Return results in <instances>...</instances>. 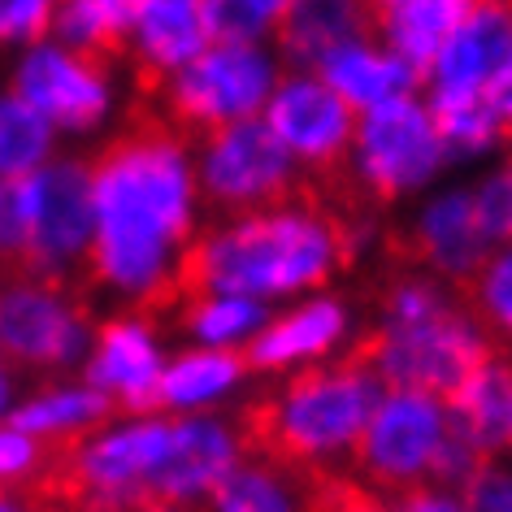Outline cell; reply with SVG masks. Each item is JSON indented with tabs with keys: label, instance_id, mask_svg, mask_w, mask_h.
Segmentation results:
<instances>
[{
	"label": "cell",
	"instance_id": "cell-16",
	"mask_svg": "<svg viewBox=\"0 0 512 512\" xmlns=\"http://www.w3.org/2000/svg\"><path fill=\"white\" fill-rule=\"evenodd\" d=\"M252 452V434L239 417H170V447L152 482V508L200 512L213 486Z\"/></svg>",
	"mask_w": 512,
	"mask_h": 512
},
{
	"label": "cell",
	"instance_id": "cell-19",
	"mask_svg": "<svg viewBox=\"0 0 512 512\" xmlns=\"http://www.w3.org/2000/svg\"><path fill=\"white\" fill-rule=\"evenodd\" d=\"M213 44L204 22V0H135L131 35L122 53L135 61V70L152 83L174 79L187 70L204 48Z\"/></svg>",
	"mask_w": 512,
	"mask_h": 512
},
{
	"label": "cell",
	"instance_id": "cell-25",
	"mask_svg": "<svg viewBox=\"0 0 512 512\" xmlns=\"http://www.w3.org/2000/svg\"><path fill=\"white\" fill-rule=\"evenodd\" d=\"M317 486L283 460L252 452L213 486L200 512H313Z\"/></svg>",
	"mask_w": 512,
	"mask_h": 512
},
{
	"label": "cell",
	"instance_id": "cell-14",
	"mask_svg": "<svg viewBox=\"0 0 512 512\" xmlns=\"http://www.w3.org/2000/svg\"><path fill=\"white\" fill-rule=\"evenodd\" d=\"M365 339L361 309L343 291H317V296L291 300L283 309H270V322L248 348V369L261 378H291L304 369L335 365L343 356H356Z\"/></svg>",
	"mask_w": 512,
	"mask_h": 512
},
{
	"label": "cell",
	"instance_id": "cell-20",
	"mask_svg": "<svg viewBox=\"0 0 512 512\" xmlns=\"http://www.w3.org/2000/svg\"><path fill=\"white\" fill-rule=\"evenodd\" d=\"M109 417H113V408L79 374L31 382V387H22V400L14 408V426L27 439L40 443L48 456L70 452L74 443H83Z\"/></svg>",
	"mask_w": 512,
	"mask_h": 512
},
{
	"label": "cell",
	"instance_id": "cell-1",
	"mask_svg": "<svg viewBox=\"0 0 512 512\" xmlns=\"http://www.w3.org/2000/svg\"><path fill=\"white\" fill-rule=\"evenodd\" d=\"M92 165L87 283L113 309H148L183 296L187 252L204 230L196 148L170 122H139L109 139Z\"/></svg>",
	"mask_w": 512,
	"mask_h": 512
},
{
	"label": "cell",
	"instance_id": "cell-28",
	"mask_svg": "<svg viewBox=\"0 0 512 512\" xmlns=\"http://www.w3.org/2000/svg\"><path fill=\"white\" fill-rule=\"evenodd\" d=\"M434 113V126H439L443 144H447V157L452 165H482L504 157L512 148V131L508 122L482 100H447V105H430Z\"/></svg>",
	"mask_w": 512,
	"mask_h": 512
},
{
	"label": "cell",
	"instance_id": "cell-8",
	"mask_svg": "<svg viewBox=\"0 0 512 512\" xmlns=\"http://www.w3.org/2000/svg\"><path fill=\"white\" fill-rule=\"evenodd\" d=\"M287 66L274 48H239V44H209L178 70L174 79L161 83V105L174 131L213 135L222 126L256 122L270 105L274 87L283 83Z\"/></svg>",
	"mask_w": 512,
	"mask_h": 512
},
{
	"label": "cell",
	"instance_id": "cell-27",
	"mask_svg": "<svg viewBox=\"0 0 512 512\" xmlns=\"http://www.w3.org/2000/svg\"><path fill=\"white\" fill-rule=\"evenodd\" d=\"M174 322L178 335L187 339V348L248 356L256 335L270 322V309L243 296H226V291H183Z\"/></svg>",
	"mask_w": 512,
	"mask_h": 512
},
{
	"label": "cell",
	"instance_id": "cell-5",
	"mask_svg": "<svg viewBox=\"0 0 512 512\" xmlns=\"http://www.w3.org/2000/svg\"><path fill=\"white\" fill-rule=\"evenodd\" d=\"M452 170L456 165L421 96L361 113L343 161L348 183L374 204H417L434 187H443Z\"/></svg>",
	"mask_w": 512,
	"mask_h": 512
},
{
	"label": "cell",
	"instance_id": "cell-15",
	"mask_svg": "<svg viewBox=\"0 0 512 512\" xmlns=\"http://www.w3.org/2000/svg\"><path fill=\"white\" fill-rule=\"evenodd\" d=\"M261 122L270 126V135L283 144L291 165L304 178L343 170L352 135H356V113L309 70L283 74V83L274 87Z\"/></svg>",
	"mask_w": 512,
	"mask_h": 512
},
{
	"label": "cell",
	"instance_id": "cell-13",
	"mask_svg": "<svg viewBox=\"0 0 512 512\" xmlns=\"http://www.w3.org/2000/svg\"><path fill=\"white\" fill-rule=\"evenodd\" d=\"M170 352L174 348L157 313L109 309L105 317H96L79 378L113 413H157V391Z\"/></svg>",
	"mask_w": 512,
	"mask_h": 512
},
{
	"label": "cell",
	"instance_id": "cell-2",
	"mask_svg": "<svg viewBox=\"0 0 512 512\" xmlns=\"http://www.w3.org/2000/svg\"><path fill=\"white\" fill-rule=\"evenodd\" d=\"M348 265V222L322 200L291 196L270 209L204 222L187 252L183 291H226L283 309L291 300L330 291Z\"/></svg>",
	"mask_w": 512,
	"mask_h": 512
},
{
	"label": "cell",
	"instance_id": "cell-3",
	"mask_svg": "<svg viewBox=\"0 0 512 512\" xmlns=\"http://www.w3.org/2000/svg\"><path fill=\"white\" fill-rule=\"evenodd\" d=\"M495 343L486 339L465 296L417 265L391 274L378 291V313L361 339V361L387 391H421L447 400Z\"/></svg>",
	"mask_w": 512,
	"mask_h": 512
},
{
	"label": "cell",
	"instance_id": "cell-40",
	"mask_svg": "<svg viewBox=\"0 0 512 512\" xmlns=\"http://www.w3.org/2000/svg\"><path fill=\"white\" fill-rule=\"evenodd\" d=\"M486 105H491L499 118L508 122V131H512V44H508L504 61H499V70H495L491 87H486Z\"/></svg>",
	"mask_w": 512,
	"mask_h": 512
},
{
	"label": "cell",
	"instance_id": "cell-33",
	"mask_svg": "<svg viewBox=\"0 0 512 512\" xmlns=\"http://www.w3.org/2000/svg\"><path fill=\"white\" fill-rule=\"evenodd\" d=\"M469 200H473V217H478L486 243L491 248L512 243V148L504 157L486 161L469 178Z\"/></svg>",
	"mask_w": 512,
	"mask_h": 512
},
{
	"label": "cell",
	"instance_id": "cell-11",
	"mask_svg": "<svg viewBox=\"0 0 512 512\" xmlns=\"http://www.w3.org/2000/svg\"><path fill=\"white\" fill-rule=\"evenodd\" d=\"M191 148H196L200 200L217 217L256 213L300 196L304 174L291 165L283 144L270 135V126L261 118L200 135L191 139Z\"/></svg>",
	"mask_w": 512,
	"mask_h": 512
},
{
	"label": "cell",
	"instance_id": "cell-21",
	"mask_svg": "<svg viewBox=\"0 0 512 512\" xmlns=\"http://www.w3.org/2000/svg\"><path fill=\"white\" fill-rule=\"evenodd\" d=\"M313 74L356 113V118H361V113H374L382 105H395V100L421 96V74L413 66H404L400 57H391L369 31L356 35L348 44H339Z\"/></svg>",
	"mask_w": 512,
	"mask_h": 512
},
{
	"label": "cell",
	"instance_id": "cell-22",
	"mask_svg": "<svg viewBox=\"0 0 512 512\" xmlns=\"http://www.w3.org/2000/svg\"><path fill=\"white\" fill-rule=\"evenodd\" d=\"M248 356L209 352V348H174L161 374L157 413L165 417H213L248 391Z\"/></svg>",
	"mask_w": 512,
	"mask_h": 512
},
{
	"label": "cell",
	"instance_id": "cell-18",
	"mask_svg": "<svg viewBox=\"0 0 512 512\" xmlns=\"http://www.w3.org/2000/svg\"><path fill=\"white\" fill-rule=\"evenodd\" d=\"M508 44H512V5H504V0H469L452 35L443 40V48L421 74V100L426 105L482 100Z\"/></svg>",
	"mask_w": 512,
	"mask_h": 512
},
{
	"label": "cell",
	"instance_id": "cell-10",
	"mask_svg": "<svg viewBox=\"0 0 512 512\" xmlns=\"http://www.w3.org/2000/svg\"><path fill=\"white\" fill-rule=\"evenodd\" d=\"M452 434V413H447V400H439V395L382 391L352 456L356 482L387 499L430 486Z\"/></svg>",
	"mask_w": 512,
	"mask_h": 512
},
{
	"label": "cell",
	"instance_id": "cell-38",
	"mask_svg": "<svg viewBox=\"0 0 512 512\" xmlns=\"http://www.w3.org/2000/svg\"><path fill=\"white\" fill-rule=\"evenodd\" d=\"M313 512H391V499L369 491V486H361V482L326 478V482H317Z\"/></svg>",
	"mask_w": 512,
	"mask_h": 512
},
{
	"label": "cell",
	"instance_id": "cell-30",
	"mask_svg": "<svg viewBox=\"0 0 512 512\" xmlns=\"http://www.w3.org/2000/svg\"><path fill=\"white\" fill-rule=\"evenodd\" d=\"M135 18V0H66L53 9V40L74 53L109 61L126 48Z\"/></svg>",
	"mask_w": 512,
	"mask_h": 512
},
{
	"label": "cell",
	"instance_id": "cell-24",
	"mask_svg": "<svg viewBox=\"0 0 512 512\" xmlns=\"http://www.w3.org/2000/svg\"><path fill=\"white\" fill-rule=\"evenodd\" d=\"M369 31V5L356 0H296L287 5L274 53L287 70H317L339 44Z\"/></svg>",
	"mask_w": 512,
	"mask_h": 512
},
{
	"label": "cell",
	"instance_id": "cell-7",
	"mask_svg": "<svg viewBox=\"0 0 512 512\" xmlns=\"http://www.w3.org/2000/svg\"><path fill=\"white\" fill-rule=\"evenodd\" d=\"M92 330L96 313L70 283H48L22 270L0 278V361L18 378L79 374Z\"/></svg>",
	"mask_w": 512,
	"mask_h": 512
},
{
	"label": "cell",
	"instance_id": "cell-39",
	"mask_svg": "<svg viewBox=\"0 0 512 512\" xmlns=\"http://www.w3.org/2000/svg\"><path fill=\"white\" fill-rule=\"evenodd\" d=\"M391 512H469L465 495L452 491V486H417V491H404L391 499Z\"/></svg>",
	"mask_w": 512,
	"mask_h": 512
},
{
	"label": "cell",
	"instance_id": "cell-23",
	"mask_svg": "<svg viewBox=\"0 0 512 512\" xmlns=\"http://www.w3.org/2000/svg\"><path fill=\"white\" fill-rule=\"evenodd\" d=\"M456 439H465L482 460L512 456V356L491 352L460 387L447 395Z\"/></svg>",
	"mask_w": 512,
	"mask_h": 512
},
{
	"label": "cell",
	"instance_id": "cell-37",
	"mask_svg": "<svg viewBox=\"0 0 512 512\" xmlns=\"http://www.w3.org/2000/svg\"><path fill=\"white\" fill-rule=\"evenodd\" d=\"M460 495H465L469 512H512V456L486 460Z\"/></svg>",
	"mask_w": 512,
	"mask_h": 512
},
{
	"label": "cell",
	"instance_id": "cell-17",
	"mask_svg": "<svg viewBox=\"0 0 512 512\" xmlns=\"http://www.w3.org/2000/svg\"><path fill=\"white\" fill-rule=\"evenodd\" d=\"M404 243L421 274L439 278L447 287H469V278L491 256V243H486L478 217H473L469 183H452L447 178L443 187L421 196L408 209Z\"/></svg>",
	"mask_w": 512,
	"mask_h": 512
},
{
	"label": "cell",
	"instance_id": "cell-34",
	"mask_svg": "<svg viewBox=\"0 0 512 512\" xmlns=\"http://www.w3.org/2000/svg\"><path fill=\"white\" fill-rule=\"evenodd\" d=\"M53 456L44 452L35 439H27L14 421L0 426V495H22L31 482H40Z\"/></svg>",
	"mask_w": 512,
	"mask_h": 512
},
{
	"label": "cell",
	"instance_id": "cell-35",
	"mask_svg": "<svg viewBox=\"0 0 512 512\" xmlns=\"http://www.w3.org/2000/svg\"><path fill=\"white\" fill-rule=\"evenodd\" d=\"M53 9L48 0H0V53H27L53 35Z\"/></svg>",
	"mask_w": 512,
	"mask_h": 512
},
{
	"label": "cell",
	"instance_id": "cell-42",
	"mask_svg": "<svg viewBox=\"0 0 512 512\" xmlns=\"http://www.w3.org/2000/svg\"><path fill=\"white\" fill-rule=\"evenodd\" d=\"M0 512H35L27 495H0Z\"/></svg>",
	"mask_w": 512,
	"mask_h": 512
},
{
	"label": "cell",
	"instance_id": "cell-29",
	"mask_svg": "<svg viewBox=\"0 0 512 512\" xmlns=\"http://www.w3.org/2000/svg\"><path fill=\"white\" fill-rule=\"evenodd\" d=\"M61 157V139L27 100L0 87V183H22Z\"/></svg>",
	"mask_w": 512,
	"mask_h": 512
},
{
	"label": "cell",
	"instance_id": "cell-9",
	"mask_svg": "<svg viewBox=\"0 0 512 512\" xmlns=\"http://www.w3.org/2000/svg\"><path fill=\"white\" fill-rule=\"evenodd\" d=\"M9 92L22 96L57 139H100L122 113V83L109 61L40 40L9 61Z\"/></svg>",
	"mask_w": 512,
	"mask_h": 512
},
{
	"label": "cell",
	"instance_id": "cell-31",
	"mask_svg": "<svg viewBox=\"0 0 512 512\" xmlns=\"http://www.w3.org/2000/svg\"><path fill=\"white\" fill-rule=\"evenodd\" d=\"M465 304L486 330V339L495 343V352L512 356V243L491 248L482 270L469 278Z\"/></svg>",
	"mask_w": 512,
	"mask_h": 512
},
{
	"label": "cell",
	"instance_id": "cell-41",
	"mask_svg": "<svg viewBox=\"0 0 512 512\" xmlns=\"http://www.w3.org/2000/svg\"><path fill=\"white\" fill-rule=\"evenodd\" d=\"M18 400H22V378L5 361H0V426H9V421H14Z\"/></svg>",
	"mask_w": 512,
	"mask_h": 512
},
{
	"label": "cell",
	"instance_id": "cell-12",
	"mask_svg": "<svg viewBox=\"0 0 512 512\" xmlns=\"http://www.w3.org/2000/svg\"><path fill=\"white\" fill-rule=\"evenodd\" d=\"M22 200H27L22 274L48 278V283H70L74 274H83L96 230L92 165H87V157L61 152L44 170L22 178Z\"/></svg>",
	"mask_w": 512,
	"mask_h": 512
},
{
	"label": "cell",
	"instance_id": "cell-6",
	"mask_svg": "<svg viewBox=\"0 0 512 512\" xmlns=\"http://www.w3.org/2000/svg\"><path fill=\"white\" fill-rule=\"evenodd\" d=\"M170 447L165 413H113L83 443L61 452L57 473L79 512H144Z\"/></svg>",
	"mask_w": 512,
	"mask_h": 512
},
{
	"label": "cell",
	"instance_id": "cell-36",
	"mask_svg": "<svg viewBox=\"0 0 512 512\" xmlns=\"http://www.w3.org/2000/svg\"><path fill=\"white\" fill-rule=\"evenodd\" d=\"M27 256V200H22V183H0V265L9 274L22 270Z\"/></svg>",
	"mask_w": 512,
	"mask_h": 512
},
{
	"label": "cell",
	"instance_id": "cell-26",
	"mask_svg": "<svg viewBox=\"0 0 512 512\" xmlns=\"http://www.w3.org/2000/svg\"><path fill=\"white\" fill-rule=\"evenodd\" d=\"M465 5L469 0H382V5H369V35L404 66L426 74Z\"/></svg>",
	"mask_w": 512,
	"mask_h": 512
},
{
	"label": "cell",
	"instance_id": "cell-4",
	"mask_svg": "<svg viewBox=\"0 0 512 512\" xmlns=\"http://www.w3.org/2000/svg\"><path fill=\"white\" fill-rule=\"evenodd\" d=\"M382 391L387 387L361 361V352L343 356L335 365L278 378L248 421L252 447L283 460L296 473H317L326 482L343 465H352L356 443H361Z\"/></svg>",
	"mask_w": 512,
	"mask_h": 512
},
{
	"label": "cell",
	"instance_id": "cell-32",
	"mask_svg": "<svg viewBox=\"0 0 512 512\" xmlns=\"http://www.w3.org/2000/svg\"><path fill=\"white\" fill-rule=\"evenodd\" d=\"M283 14V0H204V22H209L213 44L274 48Z\"/></svg>",
	"mask_w": 512,
	"mask_h": 512
}]
</instances>
